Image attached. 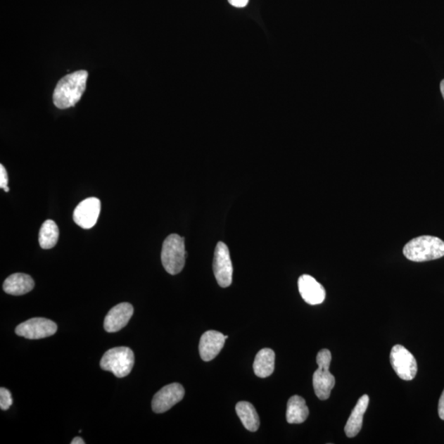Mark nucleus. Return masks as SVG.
I'll use <instances>...</instances> for the list:
<instances>
[{"label": "nucleus", "instance_id": "nucleus-14", "mask_svg": "<svg viewBox=\"0 0 444 444\" xmlns=\"http://www.w3.org/2000/svg\"><path fill=\"white\" fill-rule=\"evenodd\" d=\"M369 402V398L368 395H363L356 403L345 426V433L348 438L355 437L361 431L364 414L368 408Z\"/></svg>", "mask_w": 444, "mask_h": 444}, {"label": "nucleus", "instance_id": "nucleus-17", "mask_svg": "<svg viewBox=\"0 0 444 444\" xmlns=\"http://www.w3.org/2000/svg\"><path fill=\"white\" fill-rule=\"evenodd\" d=\"M310 414L305 400L300 396L291 397L287 402L286 421L289 424L304 423Z\"/></svg>", "mask_w": 444, "mask_h": 444}, {"label": "nucleus", "instance_id": "nucleus-18", "mask_svg": "<svg viewBox=\"0 0 444 444\" xmlns=\"http://www.w3.org/2000/svg\"><path fill=\"white\" fill-rule=\"evenodd\" d=\"M236 411L243 426L248 431L256 432L258 431L260 426V419L255 407L251 403L248 402H238Z\"/></svg>", "mask_w": 444, "mask_h": 444}, {"label": "nucleus", "instance_id": "nucleus-10", "mask_svg": "<svg viewBox=\"0 0 444 444\" xmlns=\"http://www.w3.org/2000/svg\"><path fill=\"white\" fill-rule=\"evenodd\" d=\"M101 213V201L96 198H89L82 201L73 212V220L77 226L84 229L94 227Z\"/></svg>", "mask_w": 444, "mask_h": 444}, {"label": "nucleus", "instance_id": "nucleus-9", "mask_svg": "<svg viewBox=\"0 0 444 444\" xmlns=\"http://www.w3.org/2000/svg\"><path fill=\"white\" fill-rule=\"evenodd\" d=\"M184 388L182 384L167 385L155 394L152 407L155 413L160 414L169 411L184 397Z\"/></svg>", "mask_w": 444, "mask_h": 444}, {"label": "nucleus", "instance_id": "nucleus-2", "mask_svg": "<svg viewBox=\"0 0 444 444\" xmlns=\"http://www.w3.org/2000/svg\"><path fill=\"white\" fill-rule=\"evenodd\" d=\"M403 253L407 260L417 262L438 260L444 256V241L431 236L414 238L405 246Z\"/></svg>", "mask_w": 444, "mask_h": 444}, {"label": "nucleus", "instance_id": "nucleus-6", "mask_svg": "<svg viewBox=\"0 0 444 444\" xmlns=\"http://www.w3.org/2000/svg\"><path fill=\"white\" fill-rule=\"evenodd\" d=\"M390 362L400 379L411 381L416 378L418 369L416 358L403 345L393 346L390 353Z\"/></svg>", "mask_w": 444, "mask_h": 444}, {"label": "nucleus", "instance_id": "nucleus-1", "mask_svg": "<svg viewBox=\"0 0 444 444\" xmlns=\"http://www.w3.org/2000/svg\"><path fill=\"white\" fill-rule=\"evenodd\" d=\"M89 73L84 70L68 75L58 82L53 91V104L58 109H68L75 106L84 94Z\"/></svg>", "mask_w": 444, "mask_h": 444}, {"label": "nucleus", "instance_id": "nucleus-15", "mask_svg": "<svg viewBox=\"0 0 444 444\" xmlns=\"http://www.w3.org/2000/svg\"><path fill=\"white\" fill-rule=\"evenodd\" d=\"M35 282L24 273H15L9 276L4 282V291L12 296H23L32 291Z\"/></svg>", "mask_w": 444, "mask_h": 444}, {"label": "nucleus", "instance_id": "nucleus-19", "mask_svg": "<svg viewBox=\"0 0 444 444\" xmlns=\"http://www.w3.org/2000/svg\"><path fill=\"white\" fill-rule=\"evenodd\" d=\"M58 239V228L52 220L42 224L39 232V243L44 250H50L56 246Z\"/></svg>", "mask_w": 444, "mask_h": 444}, {"label": "nucleus", "instance_id": "nucleus-26", "mask_svg": "<svg viewBox=\"0 0 444 444\" xmlns=\"http://www.w3.org/2000/svg\"><path fill=\"white\" fill-rule=\"evenodd\" d=\"M4 190V191H6V193H8L9 191V188L7 186L4 189H3Z\"/></svg>", "mask_w": 444, "mask_h": 444}, {"label": "nucleus", "instance_id": "nucleus-13", "mask_svg": "<svg viewBox=\"0 0 444 444\" xmlns=\"http://www.w3.org/2000/svg\"><path fill=\"white\" fill-rule=\"evenodd\" d=\"M298 287L302 298L307 304L316 305L324 301L326 297L324 287L313 277L306 274L300 277Z\"/></svg>", "mask_w": 444, "mask_h": 444}, {"label": "nucleus", "instance_id": "nucleus-4", "mask_svg": "<svg viewBox=\"0 0 444 444\" xmlns=\"http://www.w3.org/2000/svg\"><path fill=\"white\" fill-rule=\"evenodd\" d=\"M317 364L319 365L313 375V385L316 396L322 401L330 398L331 390L335 386L336 380L329 372L331 354L328 349H323L317 355Z\"/></svg>", "mask_w": 444, "mask_h": 444}, {"label": "nucleus", "instance_id": "nucleus-3", "mask_svg": "<svg viewBox=\"0 0 444 444\" xmlns=\"http://www.w3.org/2000/svg\"><path fill=\"white\" fill-rule=\"evenodd\" d=\"M184 238L172 234L165 239L162 250L163 267L170 275H177L183 270L185 265Z\"/></svg>", "mask_w": 444, "mask_h": 444}, {"label": "nucleus", "instance_id": "nucleus-24", "mask_svg": "<svg viewBox=\"0 0 444 444\" xmlns=\"http://www.w3.org/2000/svg\"><path fill=\"white\" fill-rule=\"evenodd\" d=\"M71 444H85L84 439L80 437H76L72 439Z\"/></svg>", "mask_w": 444, "mask_h": 444}, {"label": "nucleus", "instance_id": "nucleus-25", "mask_svg": "<svg viewBox=\"0 0 444 444\" xmlns=\"http://www.w3.org/2000/svg\"><path fill=\"white\" fill-rule=\"evenodd\" d=\"M440 89H441L442 95H443V99H444V80H443L441 82Z\"/></svg>", "mask_w": 444, "mask_h": 444}, {"label": "nucleus", "instance_id": "nucleus-7", "mask_svg": "<svg viewBox=\"0 0 444 444\" xmlns=\"http://www.w3.org/2000/svg\"><path fill=\"white\" fill-rule=\"evenodd\" d=\"M213 272L220 286L227 288L232 283L233 266L226 243H217L214 253Z\"/></svg>", "mask_w": 444, "mask_h": 444}, {"label": "nucleus", "instance_id": "nucleus-5", "mask_svg": "<svg viewBox=\"0 0 444 444\" xmlns=\"http://www.w3.org/2000/svg\"><path fill=\"white\" fill-rule=\"evenodd\" d=\"M134 354L128 348H115L106 351L101 360V367L113 373L116 377L124 378L134 368Z\"/></svg>", "mask_w": 444, "mask_h": 444}, {"label": "nucleus", "instance_id": "nucleus-16", "mask_svg": "<svg viewBox=\"0 0 444 444\" xmlns=\"http://www.w3.org/2000/svg\"><path fill=\"white\" fill-rule=\"evenodd\" d=\"M275 369V353L272 349H262L253 362V372L258 377L265 379L271 376Z\"/></svg>", "mask_w": 444, "mask_h": 444}, {"label": "nucleus", "instance_id": "nucleus-20", "mask_svg": "<svg viewBox=\"0 0 444 444\" xmlns=\"http://www.w3.org/2000/svg\"><path fill=\"white\" fill-rule=\"evenodd\" d=\"M13 404L12 394L8 389L1 388L0 389V408L3 411H6L8 408H11Z\"/></svg>", "mask_w": 444, "mask_h": 444}, {"label": "nucleus", "instance_id": "nucleus-22", "mask_svg": "<svg viewBox=\"0 0 444 444\" xmlns=\"http://www.w3.org/2000/svg\"><path fill=\"white\" fill-rule=\"evenodd\" d=\"M228 2L234 7L241 8L247 6L248 0H228Z\"/></svg>", "mask_w": 444, "mask_h": 444}, {"label": "nucleus", "instance_id": "nucleus-23", "mask_svg": "<svg viewBox=\"0 0 444 444\" xmlns=\"http://www.w3.org/2000/svg\"><path fill=\"white\" fill-rule=\"evenodd\" d=\"M438 416L444 421V390L438 402Z\"/></svg>", "mask_w": 444, "mask_h": 444}, {"label": "nucleus", "instance_id": "nucleus-21", "mask_svg": "<svg viewBox=\"0 0 444 444\" xmlns=\"http://www.w3.org/2000/svg\"><path fill=\"white\" fill-rule=\"evenodd\" d=\"M8 177L6 168L3 165H0V188L4 189L8 186Z\"/></svg>", "mask_w": 444, "mask_h": 444}, {"label": "nucleus", "instance_id": "nucleus-11", "mask_svg": "<svg viewBox=\"0 0 444 444\" xmlns=\"http://www.w3.org/2000/svg\"><path fill=\"white\" fill-rule=\"evenodd\" d=\"M225 335L211 330L203 334L200 339L199 354L203 360L211 361L216 358L226 343Z\"/></svg>", "mask_w": 444, "mask_h": 444}, {"label": "nucleus", "instance_id": "nucleus-12", "mask_svg": "<svg viewBox=\"0 0 444 444\" xmlns=\"http://www.w3.org/2000/svg\"><path fill=\"white\" fill-rule=\"evenodd\" d=\"M134 315V307L129 303H121L112 308L104 321V329L108 333H116L128 324Z\"/></svg>", "mask_w": 444, "mask_h": 444}, {"label": "nucleus", "instance_id": "nucleus-8", "mask_svg": "<svg viewBox=\"0 0 444 444\" xmlns=\"http://www.w3.org/2000/svg\"><path fill=\"white\" fill-rule=\"evenodd\" d=\"M58 326L53 321L44 318H34L19 324L15 333L23 338L32 340L42 339L53 336Z\"/></svg>", "mask_w": 444, "mask_h": 444}]
</instances>
